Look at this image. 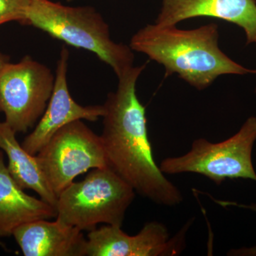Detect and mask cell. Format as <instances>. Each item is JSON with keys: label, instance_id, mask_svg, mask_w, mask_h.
Segmentation results:
<instances>
[{"label": "cell", "instance_id": "5", "mask_svg": "<svg viewBox=\"0 0 256 256\" xmlns=\"http://www.w3.org/2000/svg\"><path fill=\"white\" fill-rule=\"evenodd\" d=\"M256 141V117L250 116L232 137L218 143L204 138L195 140L186 154L163 160L160 170L166 174L203 175L217 185L236 178L256 182L252 160Z\"/></svg>", "mask_w": 256, "mask_h": 256}, {"label": "cell", "instance_id": "7", "mask_svg": "<svg viewBox=\"0 0 256 256\" xmlns=\"http://www.w3.org/2000/svg\"><path fill=\"white\" fill-rule=\"evenodd\" d=\"M55 77L30 56L0 72V112L15 132H28L40 120L50 100Z\"/></svg>", "mask_w": 256, "mask_h": 256}, {"label": "cell", "instance_id": "13", "mask_svg": "<svg viewBox=\"0 0 256 256\" xmlns=\"http://www.w3.org/2000/svg\"><path fill=\"white\" fill-rule=\"evenodd\" d=\"M16 134L6 122H0V149L8 156L10 174L23 190H34L42 200L55 208L57 196L47 182L36 156L24 149Z\"/></svg>", "mask_w": 256, "mask_h": 256}, {"label": "cell", "instance_id": "16", "mask_svg": "<svg viewBox=\"0 0 256 256\" xmlns=\"http://www.w3.org/2000/svg\"><path fill=\"white\" fill-rule=\"evenodd\" d=\"M8 63H9V58L6 56L0 53V72Z\"/></svg>", "mask_w": 256, "mask_h": 256}, {"label": "cell", "instance_id": "4", "mask_svg": "<svg viewBox=\"0 0 256 256\" xmlns=\"http://www.w3.org/2000/svg\"><path fill=\"white\" fill-rule=\"evenodd\" d=\"M134 196L132 186L110 168H97L60 194L56 218L82 232L99 224L121 227Z\"/></svg>", "mask_w": 256, "mask_h": 256}, {"label": "cell", "instance_id": "17", "mask_svg": "<svg viewBox=\"0 0 256 256\" xmlns=\"http://www.w3.org/2000/svg\"><path fill=\"white\" fill-rule=\"evenodd\" d=\"M254 44H256V38L255 40V42H254Z\"/></svg>", "mask_w": 256, "mask_h": 256}, {"label": "cell", "instance_id": "14", "mask_svg": "<svg viewBox=\"0 0 256 256\" xmlns=\"http://www.w3.org/2000/svg\"><path fill=\"white\" fill-rule=\"evenodd\" d=\"M31 0H0V25L11 21L24 23Z\"/></svg>", "mask_w": 256, "mask_h": 256}, {"label": "cell", "instance_id": "12", "mask_svg": "<svg viewBox=\"0 0 256 256\" xmlns=\"http://www.w3.org/2000/svg\"><path fill=\"white\" fill-rule=\"evenodd\" d=\"M24 190L10 174L0 151V237L12 236L24 224L56 216L54 207Z\"/></svg>", "mask_w": 256, "mask_h": 256}, {"label": "cell", "instance_id": "3", "mask_svg": "<svg viewBox=\"0 0 256 256\" xmlns=\"http://www.w3.org/2000/svg\"><path fill=\"white\" fill-rule=\"evenodd\" d=\"M24 24L92 52L110 66L118 77L133 66L132 48L111 40L108 25L90 6L73 8L50 0H31Z\"/></svg>", "mask_w": 256, "mask_h": 256}, {"label": "cell", "instance_id": "15", "mask_svg": "<svg viewBox=\"0 0 256 256\" xmlns=\"http://www.w3.org/2000/svg\"><path fill=\"white\" fill-rule=\"evenodd\" d=\"M214 201L223 206H236L238 208H246V210L256 212V203L246 205L238 204L237 202L218 201L213 198ZM227 255L230 256H256V245L252 247H242L238 248L232 249L229 250Z\"/></svg>", "mask_w": 256, "mask_h": 256}, {"label": "cell", "instance_id": "2", "mask_svg": "<svg viewBox=\"0 0 256 256\" xmlns=\"http://www.w3.org/2000/svg\"><path fill=\"white\" fill-rule=\"evenodd\" d=\"M218 37L216 23L188 30L156 23L139 30L130 47L162 65L166 76L178 74L198 90L210 87L220 76L256 74V70L242 66L224 53Z\"/></svg>", "mask_w": 256, "mask_h": 256}, {"label": "cell", "instance_id": "11", "mask_svg": "<svg viewBox=\"0 0 256 256\" xmlns=\"http://www.w3.org/2000/svg\"><path fill=\"white\" fill-rule=\"evenodd\" d=\"M25 256H84L87 238L82 230L58 220H34L12 234Z\"/></svg>", "mask_w": 256, "mask_h": 256}, {"label": "cell", "instance_id": "9", "mask_svg": "<svg viewBox=\"0 0 256 256\" xmlns=\"http://www.w3.org/2000/svg\"><path fill=\"white\" fill-rule=\"evenodd\" d=\"M68 58V50L64 46L57 62L54 87L46 110L34 130L22 144L24 149L32 156H36L64 126L78 120L96 122L105 114L104 105L82 106L70 96L67 82Z\"/></svg>", "mask_w": 256, "mask_h": 256}, {"label": "cell", "instance_id": "6", "mask_svg": "<svg viewBox=\"0 0 256 256\" xmlns=\"http://www.w3.org/2000/svg\"><path fill=\"white\" fill-rule=\"evenodd\" d=\"M36 156L57 198L78 175L90 169L108 168L100 136L82 120L60 128Z\"/></svg>", "mask_w": 256, "mask_h": 256}, {"label": "cell", "instance_id": "18", "mask_svg": "<svg viewBox=\"0 0 256 256\" xmlns=\"http://www.w3.org/2000/svg\"><path fill=\"white\" fill-rule=\"evenodd\" d=\"M67 1L70 2V1H72V0H67Z\"/></svg>", "mask_w": 256, "mask_h": 256}, {"label": "cell", "instance_id": "10", "mask_svg": "<svg viewBox=\"0 0 256 256\" xmlns=\"http://www.w3.org/2000/svg\"><path fill=\"white\" fill-rule=\"evenodd\" d=\"M200 16L234 24L245 32L247 44L255 42L256 0H162L156 23L170 26Z\"/></svg>", "mask_w": 256, "mask_h": 256}, {"label": "cell", "instance_id": "1", "mask_svg": "<svg viewBox=\"0 0 256 256\" xmlns=\"http://www.w3.org/2000/svg\"><path fill=\"white\" fill-rule=\"evenodd\" d=\"M146 66H132L118 77L117 90L108 95L104 105L100 138L108 168L141 196L158 204L176 206L182 202V194L156 164L148 137L146 107L136 92Z\"/></svg>", "mask_w": 256, "mask_h": 256}, {"label": "cell", "instance_id": "8", "mask_svg": "<svg viewBox=\"0 0 256 256\" xmlns=\"http://www.w3.org/2000/svg\"><path fill=\"white\" fill-rule=\"evenodd\" d=\"M190 222L178 235L170 238L168 228L158 222L146 223L134 236L124 233L120 226H102L90 230L87 236L88 256H173L184 247Z\"/></svg>", "mask_w": 256, "mask_h": 256}]
</instances>
